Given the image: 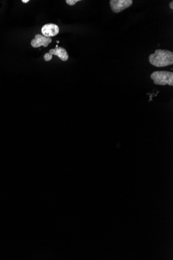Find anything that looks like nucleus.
I'll list each match as a JSON object with an SVG mask.
<instances>
[{
  "label": "nucleus",
  "mask_w": 173,
  "mask_h": 260,
  "mask_svg": "<svg viewBox=\"0 0 173 260\" xmlns=\"http://www.w3.org/2000/svg\"><path fill=\"white\" fill-rule=\"evenodd\" d=\"M149 61L154 66L164 67L173 64V53L164 49H157L149 55Z\"/></svg>",
  "instance_id": "1"
},
{
  "label": "nucleus",
  "mask_w": 173,
  "mask_h": 260,
  "mask_svg": "<svg viewBox=\"0 0 173 260\" xmlns=\"http://www.w3.org/2000/svg\"><path fill=\"white\" fill-rule=\"evenodd\" d=\"M151 79L154 84L159 85H173V73L172 72L154 71L151 75Z\"/></svg>",
  "instance_id": "2"
},
{
  "label": "nucleus",
  "mask_w": 173,
  "mask_h": 260,
  "mask_svg": "<svg viewBox=\"0 0 173 260\" xmlns=\"http://www.w3.org/2000/svg\"><path fill=\"white\" fill-rule=\"evenodd\" d=\"M132 0H110V5L112 11L116 13H120L131 6Z\"/></svg>",
  "instance_id": "3"
},
{
  "label": "nucleus",
  "mask_w": 173,
  "mask_h": 260,
  "mask_svg": "<svg viewBox=\"0 0 173 260\" xmlns=\"http://www.w3.org/2000/svg\"><path fill=\"white\" fill-rule=\"evenodd\" d=\"M51 42V37H47L42 34H37L35 36L34 39L31 40V44L34 48L41 47L42 46L46 47Z\"/></svg>",
  "instance_id": "4"
},
{
  "label": "nucleus",
  "mask_w": 173,
  "mask_h": 260,
  "mask_svg": "<svg viewBox=\"0 0 173 260\" xmlns=\"http://www.w3.org/2000/svg\"><path fill=\"white\" fill-rule=\"evenodd\" d=\"M43 36L51 37L57 36L59 32V28L54 23H47L43 26L41 29Z\"/></svg>",
  "instance_id": "5"
},
{
  "label": "nucleus",
  "mask_w": 173,
  "mask_h": 260,
  "mask_svg": "<svg viewBox=\"0 0 173 260\" xmlns=\"http://www.w3.org/2000/svg\"><path fill=\"white\" fill-rule=\"evenodd\" d=\"M49 53L52 55H56L64 62L67 61L68 58V54L65 49L62 47H56L55 49H51Z\"/></svg>",
  "instance_id": "6"
},
{
  "label": "nucleus",
  "mask_w": 173,
  "mask_h": 260,
  "mask_svg": "<svg viewBox=\"0 0 173 260\" xmlns=\"http://www.w3.org/2000/svg\"><path fill=\"white\" fill-rule=\"evenodd\" d=\"M44 58L46 62H49L52 58V55H51L49 53H47L44 55Z\"/></svg>",
  "instance_id": "7"
},
{
  "label": "nucleus",
  "mask_w": 173,
  "mask_h": 260,
  "mask_svg": "<svg viewBox=\"0 0 173 260\" xmlns=\"http://www.w3.org/2000/svg\"><path fill=\"white\" fill-rule=\"evenodd\" d=\"M79 0H66V3L71 6L75 5L77 2H79Z\"/></svg>",
  "instance_id": "8"
},
{
  "label": "nucleus",
  "mask_w": 173,
  "mask_h": 260,
  "mask_svg": "<svg viewBox=\"0 0 173 260\" xmlns=\"http://www.w3.org/2000/svg\"><path fill=\"white\" fill-rule=\"evenodd\" d=\"M170 7L171 8V10L173 9V1H171L170 4Z\"/></svg>",
  "instance_id": "9"
},
{
  "label": "nucleus",
  "mask_w": 173,
  "mask_h": 260,
  "mask_svg": "<svg viewBox=\"0 0 173 260\" xmlns=\"http://www.w3.org/2000/svg\"><path fill=\"white\" fill-rule=\"evenodd\" d=\"M21 1L23 3H28V2H29V0H22Z\"/></svg>",
  "instance_id": "10"
},
{
  "label": "nucleus",
  "mask_w": 173,
  "mask_h": 260,
  "mask_svg": "<svg viewBox=\"0 0 173 260\" xmlns=\"http://www.w3.org/2000/svg\"><path fill=\"white\" fill-rule=\"evenodd\" d=\"M57 43H59V40H57Z\"/></svg>",
  "instance_id": "11"
},
{
  "label": "nucleus",
  "mask_w": 173,
  "mask_h": 260,
  "mask_svg": "<svg viewBox=\"0 0 173 260\" xmlns=\"http://www.w3.org/2000/svg\"><path fill=\"white\" fill-rule=\"evenodd\" d=\"M56 47H58V45H57L56 46Z\"/></svg>",
  "instance_id": "12"
}]
</instances>
